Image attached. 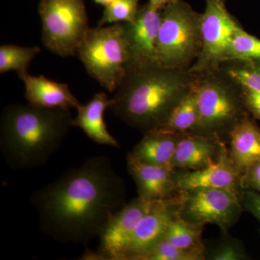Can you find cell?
<instances>
[{
    "mask_svg": "<svg viewBox=\"0 0 260 260\" xmlns=\"http://www.w3.org/2000/svg\"><path fill=\"white\" fill-rule=\"evenodd\" d=\"M126 200L125 181L106 155L87 159L30 197L43 234L60 244L85 246Z\"/></svg>",
    "mask_w": 260,
    "mask_h": 260,
    "instance_id": "1",
    "label": "cell"
},
{
    "mask_svg": "<svg viewBox=\"0 0 260 260\" xmlns=\"http://www.w3.org/2000/svg\"><path fill=\"white\" fill-rule=\"evenodd\" d=\"M197 77L189 70L158 64L129 66L109 109L143 134L160 129L194 88Z\"/></svg>",
    "mask_w": 260,
    "mask_h": 260,
    "instance_id": "2",
    "label": "cell"
},
{
    "mask_svg": "<svg viewBox=\"0 0 260 260\" xmlns=\"http://www.w3.org/2000/svg\"><path fill=\"white\" fill-rule=\"evenodd\" d=\"M70 109L13 104L0 118V152L13 171L44 165L61 148L72 127Z\"/></svg>",
    "mask_w": 260,
    "mask_h": 260,
    "instance_id": "3",
    "label": "cell"
},
{
    "mask_svg": "<svg viewBox=\"0 0 260 260\" xmlns=\"http://www.w3.org/2000/svg\"><path fill=\"white\" fill-rule=\"evenodd\" d=\"M197 75L194 90L198 119L191 133L226 143L232 130L251 116L242 85L221 68Z\"/></svg>",
    "mask_w": 260,
    "mask_h": 260,
    "instance_id": "4",
    "label": "cell"
},
{
    "mask_svg": "<svg viewBox=\"0 0 260 260\" xmlns=\"http://www.w3.org/2000/svg\"><path fill=\"white\" fill-rule=\"evenodd\" d=\"M202 13L184 0H171L162 10L156 45L157 63L188 70L202 50Z\"/></svg>",
    "mask_w": 260,
    "mask_h": 260,
    "instance_id": "5",
    "label": "cell"
},
{
    "mask_svg": "<svg viewBox=\"0 0 260 260\" xmlns=\"http://www.w3.org/2000/svg\"><path fill=\"white\" fill-rule=\"evenodd\" d=\"M77 56L101 86L109 93H114L130 64L124 23L90 28Z\"/></svg>",
    "mask_w": 260,
    "mask_h": 260,
    "instance_id": "6",
    "label": "cell"
},
{
    "mask_svg": "<svg viewBox=\"0 0 260 260\" xmlns=\"http://www.w3.org/2000/svg\"><path fill=\"white\" fill-rule=\"evenodd\" d=\"M43 44L61 57L77 55L90 30L84 0H40Z\"/></svg>",
    "mask_w": 260,
    "mask_h": 260,
    "instance_id": "7",
    "label": "cell"
},
{
    "mask_svg": "<svg viewBox=\"0 0 260 260\" xmlns=\"http://www.w3.org/2000/svg\"><path fill=\"white\" fill-rule=\"evenodd\" d=\"M240 24L229 13L226 0H205L202 13V50L189 68L195 74L219 69L229 61L232 38Z\"/></svg>",
    "mask_w": 260,
    "mask_h": 260,
    "instance_id": "8",
    "label": "cell"
},
{
    "mask_svg": "<svg viewBox=\"0 0 260 260\" xmlns=\"http://www.w3.org/2000/svg\"><path fill=\"white\" fill-rule=\"evenodd\" d=\"M241 191L202 189L184 192L180 215L189 223L204 227L213 224L227 234L244 211Z\"/></svg>",
    "mask_w": 260,
    "mask_h": 260,
    "instance_id": "9",
    "label": "cell"
},
{
    "mask_svg": "<svg viewBox=\"0 0 260 260\" xmlns=\"http://www.w3.org/2000/svg\"><path fill=\"white\" fill-rule=\"evenodd\" d=\"M154 202L138 196L126 203L99 235L100 244L96 254L86 251L83 259L124 260L135 228Z\"/></svg>",
    "mask_w": 260,
    "mask_h": 260,
    "instance_id": "10",
    "label": "cell"
},
{
    "mask_svg": "<svg viewBox=\"0 0 260 260\" xmlns=\"http://www.w3.org/2000/svg\"><path fill=\"white\" fill-rule=\"evenodd\" d=\"M184 192L154 202L135 228L124 260H140L144 254L165 237L172 219L180 213Z\"/></svg>",
    "mask_w": 260,
    "mask_h": 260,
    "instance_id": "11",
    "label": "cell"
},
{
    "mask_svg": "<svg viewBox=\"0 0 260 260\" xmlns=\"http://www.w3.org/2000/svg\"><path fill=\"white\" fill-rule=\"evenodd\" d=\"M162 10L150 3L139 7L134 21L124 23L130 53L129 66L158 64L156 45Z\"/></svg>",
    "mask_w": 260,
    "mask_h": 260,
    "instance_id": "12",
    "label": "cell"
},
{
    "mask_svg": "<svg viewBox=\"0 0 260 260\" xmlns=\"http://www.w3.org/2000/svg\"><path fill=\"white\" fill-rule=\"evenodd\" d=\"M178 191L188 192L202 189H223L241 191L242 175L237 172L229 157V148L208 167L195 171L174 170Z\"/></svg>",
    "mask_w": 260,
    "mask_h": 260,
    "instance_id": "13",
    "label": "cell"
},
{
    "mask_svg": "<svg viewBox=\"0 0 260 260\" xmlns=\"http://www.w3.org/2000/svg\"><path fill=\"white\" fill-rule=\"evenodd\" d=\"M226 148V143L218 138L184 133L176 150L173 169L195 171L203 169L216 161Z\"/></svg>",
    "mask_w": 260,
    "mask_h": 260,
    "instance_id": "14",
    "label": "cell"
},
{
    "mask_svg": "<svg viewBox=\"0 0 260 260\" xmlns=\"http://www.w3.org/2000/svg\"><path fill=\"white\" fill-rule=\"evenodd\" d=\"M127 168L137 186L138 197L157 201L171 198L179 191L174 182V169L150 165L127 158Z\"/></svg>",
    "mask_w": 260,
    "mask_h": 260,
    "instance_id": "15",
    "label": "cell"
},
{
    "mask_svg": "<svg viewBox=\"0 0 260 260\" xmlns=\"http://www.w3.org/2000/svg\"><path fill=\"white\" fill-rule=\"evenodd\" d=\"M25 85V96L34 107L48 109H76L79 101L70 92L68 84L47 79L44 75H31L28 71L18 73Z\"/></svg>",
    "mask_w": 260,
    "mask_h": 260,
    "instance_id": "16",
    "label": "cell"
},
{
    "mask_svg": "<svg viewBox=\"0 0 260 260\" xmlns=\"http://www.w3.org/2000/svg\"><path fill=\"white\" fill-rule=\"evenodd\" d=\"M183 134L162 129L148 132L128 154L127 158L173 169V160Z\"/></svg>",
    "mask_w": 260,
    "mask_h": 260,
    "instance_id": "17",
    "label": "cell"
},
{
    "mask_svg": "<svg viewBox=\"0 0 260 260\" xmlns=\"http://www.w3.org/2000/svg\"><path fill=\"white\" fill-rule=\"evenodd\" d=\"M229 157L242 175L260 160V127L252 116L246 117L229 135Z\"/></svg>",
    "mask_w": 260,
    "mask_h": 260,
    "instance_id": "18",
    "label": "cell"
},
{
    "mask_svg": "<svg viewBox=\"0 0 260 260\" xmlns=\"http://www.w3.org/2000/svg\"><path fill=\"white\" fill-rule=\"evenodd\" d=\"M111 99L104 92L94 95L85 105L76 108L77 116L72 121V126L80 128L94 143L119 148L120 145L108 131L104 120L106 109L110 107Z\"/></svg>",
    "mask_w": 260,
    "mask_h": 260,
    "instance_id": "19",
    "label": "cell"
},
{
    "mask_svg": "<svg viewBox=\"0 0 260 260\" xmlns=\"http://www.w3.org/2000/svg\"><path fill=\"white\" fill-rule=\"evenodd\" d=\"M203 228L189 223L179 213L169 223L164 239L182 250L205 256L206 247L202 242Z\"/></svg>",
    "mask_w": 260,
    "mask_h": 260,
    "instance_id": "20",
    "label": "cell"
},
{
    "mask_svg": "<svg viewBox=\"0 0 260 260\" xmlns=\"http://www.w3.org/2000/svg\"><path fill=\"white\" fill-rule=\"evenodd\" d=\"M198 119V102L194 86L173 110L160 129L173 133H191Z\"/></svg>",
    "mask_w": 260,
    "mask_h": 260,
    "instance_id": "21",
    "label": "cell"
},
{
    "mask_svg": "<svg viewBox=\"0 0 260 260\" xmlns=\"http://www.w3.org/2000/svg\"><path fill=\"white\" fill-rule=\"evenodd\" d=\"M41 52L39 47H23L14 44H3L0 47V73L28 71L30 63Z\"/></svg>",
    "mask_w": 260,
    "mask_h": 260,
    "instance_id": "22",
    "label": "cell"
},
{
    "mask_svg": "<svg viewBox=\"0 0 260 260\" xmlns=\"http://www.w3.org/2000/svg\"><path fill=\"white\" fill-rule=\"evenodd\" d=\"M220 68L242 86L260 92V59L228 61Z\"/></svg>",
    "mask_w": 260,
    "mask_h": 260,
    "instance_id": "23",
    "label": "cell"
},
{
    "mask_svg": "<svg viewBox=\"0 0 260 260\" xmlns=\"http://www.w3.org/2000/svg\"><path fill=\"white\" fill-rule=\"evenodd\" d=\"M254 59H260V39L246 32L241 26L232 38L229 61Z\"/></svg>",
    "mask_w": 260,
    "mask_h": 260,
    "instance_id": "24",
    "label": "cell"
},
{
    "mask_svg": "<svg viewBox=\"0 0 260 260\" xmlns=\"http://www.w3.org/2000/svg\"><path fill=\"white\" fill-rule=\"evenodd\" d=\"M139 0H114L105 6L98 26L115 23H129L134 21L139 5Z\"/></svg>",
    "mask_w": 260,
    "mask_h": 260,
    "instance_id": "25",
    "label": "cell"
},
{
    "mask_svg": "<svg viewBox=\"0 0 260 260\" xmlns=\"http://www.w3.org/2000/svg\"><path fill=\"white\" fill-rule=\"evenodd\" d=\"M223 239L208 251H205V259L247 260L250 259L244 244L241 241L224 234Z\"/></svg>",
    "mask_w": 260,
    "mask_h": 260,
    "instance_id": "26",
    "label": "cell"
},
{
    "mask_svg": "<svg viewBox=\"0 0 260 260\" xmlns=\"http://www.w3.org/2000/svg\"><path fill=\"white\" fill-rule=\"evenodd\" d=\"M205 256L182 250L162 239L144 254L140 260H203Z\"/></svg>",
    "mask_w": 260,
    "mask_h": 260,
    "instance_id": "27",
    "label": "cell"
},
{
    "mask_svg": "<svg viewBox=\"0 0 260 260\" xmlns=\"http://www.w3.org/2000/svg\"><path fill=\"white\" fill-rule=\"evenodd\" d=\"M240 198L244 210L251 213L260 224V194L259 193L252 189L242 188L241 190Z\"/></svg>",
    "mask_w": 260,
    "mask_h": 260,
    "instance_id": "28",
    "label": "cell"
},
{
    "mask_svg": "<svg viewBox=\"0 0 260 260\" xmlns=\"http://www.w3.org/2000/svg\"><path fill=\"white\" fill-rule=\"evenodd\" d=\"M242 87L244 103L248 112L256 120L260 121V92Z\"/></svg>",
    "mask_w": 260,
    "mask_h": 260,
    "instance_id": "29",
    "label": "cell"
},
{
    "mask_svg": "<svg viewBox=\"0 0 260 260\" xmlns=\"http://www.w3.org/2000/svg\"><path fill=\"white\" fill-rule=\"evenodd\" d=\"M244 188L252 189L260 194V160L251 165L242 175Z\"/></svg>",
    "mask_w": 260,
    "mask_h": 260,
    "instance_id": "30",
    "label": "cell"
},
{
    "mask_svg": "<svg viewBox=\"0 0 260 260\" xmlns=\"http://www.w3.org/2000/svg\"><path fill=\"white\" fill-rule=\"evenodd\" d=\"M171 0H149L148 3L158 9L162 10Z\"/></svg>",
    "mask_w": 260,
    "mask_h": 260,
    "instance_id": "31",
    "label": "cell"
},
{
    "mask_svg": "<svg viewBox=\"0 0 260 260\" xmlns=\"http://www.w3.org/2000/svg\"><path fill=\"white\" fill-rule=\"evenodd\" d=\"M94 1H95V3H96L97 4L104 5V6L105 7L110 4L111 3H112L114 0H94Z\"/></svg>",
    "mask_w": 260,
    "mask_h": 260,
    "instance_id": "32",
    "label": "cell"
}]
</instances>
